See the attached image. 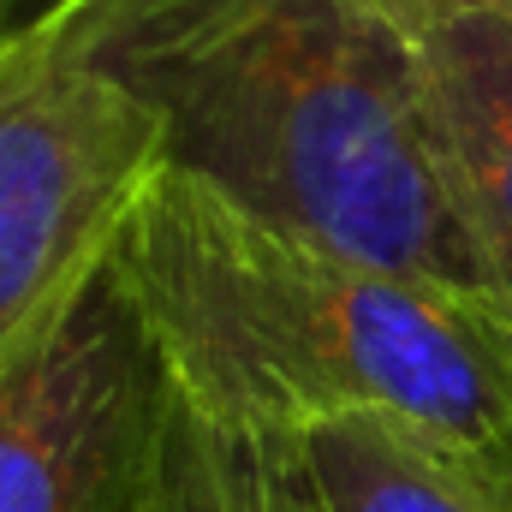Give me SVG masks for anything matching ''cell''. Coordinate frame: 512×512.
<instances>
[{
	"instance_id": "6da1fadb",
	"label": "cell",
	"mask_w": 512,
	"mask_h": 512,
	"mask_svg": "<svg viewBox=\"0 0 512 512\" xmlns=\"http://www.w3.org/2000/svg\"><path fill=\"white\" fill-rule=\"evenodd\" d=\"M18 18L155 114L161 167L292 239L495 310L417 36L382 0H24Z\"/></svg>"
},
{
	"instance_id": "7a4b0ae2",
	"label": "cell",
	"mask_w": 512,
	"mask_h": 512,
	"mask_svg": "<svg viewBox=\"0 0 512 512\" xmlns=\"http://www.w3.org/2000/svg\"><path fill=\"white\" fill-rule=\"evenodd\" d=\"M114 262L203 417L376 423L512 512V328L489 304L292 239L173 167L149 173Z\"/></svg>"
},
{
	"instance_id": "3957f363",
	"label": "cell",
	"mask_w": 512,
	"mask_h": 512,
	"mask_svg": "<svg viewBox=\"0 0 512 512\" xmlns=\"http://www.w3.org/2000/svg\"><path fill=\"white\" fill-rule=\"evenodd\" d=\"M155 167L137 96L36 18L0 36V376L114 262Z\"/></svg>"
},
{
	"instance_id": "277c9868",
	"label": "cell",
	"mask_w": 512,
	"mask_h": 512,
	"mask_svg": "<svg viewBox=\"0 0 512 512\" xmlns=\"http://www.w3.org/2000/svg\"><path fill=\"white\" fill-rule=\"evenodd\" d=\"M173 364L108 262L0 376V512H167Z\"/></svg>"
},
{
	"instance_id": "5b68a950",
	"label": "cell",
	"mask_w": 512,
	"mask_h": 512,
	"mask_svg": "<svg viewBox=\"0 0 512 512\" xmlns=\"http://www.w3.org/2000/svg\"><path fill=\"white\" fill-rule=\"evenodd\" d=\"M429 120L459 215L512 328V12H471L417 36Z\"/></svg>"
},
{
	"instance_id": "8992f818",
	"label": "cell",
	"mask_w": 512,
	"mask_h": 512,
	"mask_svg": "<svg viewBox=\"0 0 512 512\" xmlns=\"http://www.w3.org/2000/svg\"><path fill=\"white\" fill-rule=\"evenodd\" d=\"M280 441L328 512H489L447 465L376 423H322Z\"/></svg>"
},
{
	"instance_id": "52a82bcc",
	"label": "cell",
	"mask_w": 512,
	"mask_h": 512,
	"mask_svg": "<svg viewBox=\"0 0 512 512\" xmlns=\"http://www.w3.org/2000/svg\"><path fill=\"white\" fill-rule=\"evenodd\" d=\"M185 399V393H179ZM167 512H328L316 501L298 453L280 435H245L179 405L173 501Z\"/></svg>"
},
{
	"instance_id": "ba28073f",
	"label": "cell",
	"mask_w": 512,
	"mask_h": 512,
	"mask_svg": "<svg viewBox=\"0 0 512 512\" xmlns=\"http://www.w3.org/2000/svg\"><path fill=\"white\" fill-rule=\"evenodd\" d=\"M387 12L411 30V36H429L453 18H471V12H512V0H382Z\"/></svg>"
},
{
	"instance_id": "9c48e42d",
	"label": "cell",
	"mask_w": 512,
	"mask_h": 512,
	"mask_svg": "<svg viewBox=\"0 0 512 512\" xmlns=\"http://www.w3.org/2000/svg\"><path fill=\"white\" fill-rule=\"evenodd\" d=\"M12 6H18V0H0V36L12 30Z\"/></svg>"
}]
</instances>
